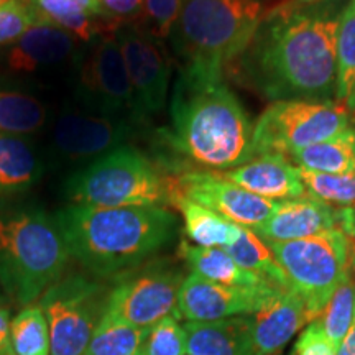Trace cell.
I'll list each match as a JSON object with an SVG mask.
<instances>
[{"label": "cell", "instance_id": "cell-17", "mask_svg": "<svg viewBox=\"0 0 355 355\" xmlns=\"http://www.w3.org/2000/svg\"><path fill=\"white\" fill-rule=\"evenodd\" d=\"M314 321L304 301L290 286H279L252 314L254 355H282V350L306 324Z\"/></svg>", "mask_w": 355, "mask_h": 355}, {"label": "cell", "instance_id": "cell-9", "mask_svg": "<svg viewBox=\"0 0 355 355\" xmlns=\"http://www.w3.org/2000/svg\"><path fill=\"white\" fill-rule=\"evenodd\" d=\"M109 290L86 275L61 277L38 300L50 327V355H83L105 314Z\"/></svg>", "mask_w": 355, "mask_h": 355}, {"label": "cell", "instance_id": "cell-45", "mask_svg": "<svg viewBox=\"0 0 355 355\" xmlns=\"http://www.w3.org/2000/svg\"><path fill=\"white\" fill-rule=\"evenodd\" d=\"M0 2H2V0H0Z\"/></svg>", "mask_w": 355, "mask_h": 355}, {"label": "cell", "instance_id": "cell-16", "mask_svg": "<svg viewBox=\"0 0 355 355\" xmlns=\"http://www.w3.org/2000/svg\"><path fill=\"white\" fill-rule=\"evenodd\" d=\"M79 42L60 28L42 20L33 25L19 40L7 44L2 53V64L8 74L38 76L76 66L79 58Z\"/></svg>", "mask_w": 355, "mask_h": 355}, {"label": "cell", "instance_id": "cell-36", "mask_svg": "<svg viewBox=\"0 0 355 355\" xmlns=\"http://www.w3.org/2000/svg\"><path fill=\"white\" fill-rule=\"evenodd\" d=\"M291 355H336V347L326 336L319 319L311 321L308 327L301 332Z\"/></svg>", "mask_w": 355, "mask_h": 355}, {"label": "cell", "instance_id": "cell-13", "mask_svg": "<svg viewBox=\"0 0 355 355\" xmlns=\"http://www.w3.org/2000/svg\"><path fill=\"white\" fill-rule=\"evenodd\" d=\"M135 125V122L125 117L97 114L87 109H64L53 125V153L64 162H94L125 144Z\"/></svg>", "mask_w": 355, "mask_h": 355}, {"label": "cell", "instance_id": "cell-22", "mask_svg": "<svg viewBox=\"0 0 355 355\" xmlns=\"http://www.w3.org/2000/svg\"><path fill=\"white\" fill-rule=\"evenodd\" d=\"M43 159L26 137L0 132V196L25 193L42 180Z\"/></svg>", "mask_w": 355, "mask_h": 355}, {"label": "cell", "instance_id": "cell-34", "mask_svg": "<svg viewBox=\"0 0 355 355\" xmlns=\"http://www.w3.org/2000/svg\"><path fill=\"white\" fill-rule=\"evenodd\" d=\"M42 21L30 0L0 2V46H7Z\"/></svg>", "mask_w": 355, "mask_h": 355}, {"label": "cell", "instance_id": "cell-29", "mask_svg": "<svg viewBox=\"0 0 355 355\" xmlns=\"http://www.w3.org/2000/svg\"><path fill=\"white\" fill-rule=\"evenodd\" d=\"M355 84V0H349L337 25V89L336 102H347Z\"/></svg>", "mask_w": 355, "mask_h": 355}, {"label": "cell", "instance_id": "cell-20", "mask_svg": "<svg viewBox=\"0 0 355 355\" xmlns=\"http://www.w3.org/2000/svg\"><path fill=\"white\" fill-rule=\"evenodd\" d=\"M186 355H254L252 316L184 324Z\"/></svg>", "mask_w": 355, "mask_h": 355}, {"label": "cell", "instance_id": "cell-15", "mask_svg": "<svg viewBox=\"0 0 355 355\" xmlns=\"http://www.w3.org/2000/svg\"><path fill=\"white\" fill-rule=\"evenodd\" d=\"M277 288L279 286H227L191 273L184 278L180 288L178 311L181 318L199 322L245 316L257 313Z\"/></svg>", "mask_w": 355, "mask_h": 355}, {"label": "cell", "instance_id": "cell-23", "mask_svg": "<svg viewBox=\"0 0 355 355\" xmlns=\"http://www.w3.org/2000/svg\"><path fill=\"white\" fill-rule=\"evenodd\" d=\"M180 255L191 268V273L198 275L209 282L220 283L227 286L259 288L263 285H273L259 275L247 272L227 254L225 248L217 247H198L183 242L180 245Z\"/></svg>", "mask_w": 355, "mask_h": 355}, {"label": "cell", "instance_id": "cell-31", "mask_svg": "<svg viewBox=\"0 0 355 355\" xmlns=\"http://www.w3.org/2000/svg\"><path fill=\"white\" fill-rule=\"evenodd\" d=\"M355 316V282L350 277V273L344 278L337 288L329 303L322 309L316 319L322 324L326 336L334 345L336 350L343 339L347 334L350 326H352Z\"/></svg>", "mask_w": 355, "mask_h": 355}, {"label": "cell", "instance_id": "cell-37", "mask_svg": "<svg viewBox=\"0 0 355 355\" xmlns=\"http://www.w3.org/2000/svg\"><path fill=\"white\" fill-rule=\"evenodd\" d=\"M144 2L145 0H99V6L110 24L123 25L141 15Z\"/></svg>", "mask_w": 355, "mask_h": 355}, {"label": "cell", "instance_id": "cell-21", "mask_svg": "<svg viewBox=\"0 0 355 355\" xmlns=\"http://www.w3.org/2000/svg\"><path fill=\"white\" fill-rule=\"evenodd\" d=\"M30 3L40 19L66 30L79 43H92L119 26L105 19L99 0H30Z\"/></svg>", "mask_w": 355, "mask_h": 355}, {"label": "cell", "instance_id": "cell-27", "mask_svg": "<svg viewBox=\"0 0 355 355\" xmlns=\"http://www.w3.org/2000/svg\"><path fill=\"white\" fill-rule=\"evenodd\" d=\"M225 250L235 260V263L247 272L259 275L260 278L277 286H290L285 272L278 265L270 247L252 229L241 225L237 241Z\"/></svg>", "mask_w": 355, "mask_h": 355}, {"label": "cell", "instance_id": "cell-14", "mask_svg": "<svg viewBox=\"0 0 355 355\" xmlns=\"http://www.w3.org/2000/svg\"><path fill=\"white\" fill-rule=\"evenodd\" d=\"M175 181L183 196L242 227H259L278 206L277 201L257 196L219 171L191 170L181 173Z\"/></svg>", "mask_w": 355, "mask_h": 355}, {"label": "cell", "instance_id": "cell-1", "mask_svg": "<svg viewBox=\"0 0 355 355\" xmlns=\"http://www.w3.org/2000/svg\"><path fill=\"white\" fill-rule=\"evenodd\" d=\"M339 17L334 3L286 0L263 17L235 73L273 102L336 101Z\"/></svg>", "mask_w": 355, "mask_h": 355}, {"label": "cell", "instance_id": "cell-8", "mask_svg": "<svg viewBox=\"0 0 355 355\" xmlns=\"http://www.w3.org/2000/svg\"><path fill=\"white\" fill-rule=\"evenodd\" d=\"M350 127L347 107L336 101H275L254 123V157L263 153L291 157Z\"/></svg>", "mask_w": 355, "mask_h": 355}, {"label": "cell", "instance_id": "cell-32", "mask_svg": "<svg viewBox=\"0 0 355 355\" xmlns=\"http://www.w3.org/2000/svg\"><path fill=\"white\" fill-rule=\"evenodd\" d=\"M301 176L311 196L339 209L355 206V175H327L301 170Z\"/></svg>", "mask_w": 355, "mask_h": 355}, {"label": "cell", "instance_id": "cell-38", "mask_svg": "<svg viewBox=\"0 0 355 355\" xmlns=\"http://www.w3.org/2000/svg\"><path fill=\"white\" fill-rule=\"evenodd\" d=\"M10 316L6 308H0V355H17L12 344Z\"/></svg>", "mask_w": 355, "mask_h": 355}, {"label": "cell", "instance_id": "cell-7", "mask_svg": "<svg viewBox=\"0 0 355 355\" xmlns=\"http://www.w3.org/2000/svg\"><path fill=\"white\" fill-rule=\"evenodd\" d=\"M285 272L291 290L316 319L350 273V243L340 229L290 242L266 243Z\"/></svg>", "mask_w": 355, "mask_h": 355}, {"label": "cell", "instance_id": "cell-30", "mask_svg": "<svg viewBox=\"0 0 355 355\" xmlns=\"http://www.w3.org/2000/svg\"><path fill=\"white\" fill-rule=\"evenodd\" d=\"M144 331L104 314L83 355H135Z\"/></svg>", "mask_w": 355, "mask_h": 355}, {"label": "cell", "instance_id": "cell-35", "mask_svg": "<svg viewBox=\"0 0 355 355\" xmlns=\"http://www.w3.org/2000/svg\"><path fill=\"white\" fill-rule=\"evenodd\" d=\"M181 0H145L144 2V26L155 38H171L173 30L180 17Z\"/></svg>", "mask_w": 355, "mask_h": 355}, {"label": "cell", "instance_id": "cell-11", "mask_svg": "<svg viewBox=\"0 0 355 355\" xmlns=\"http://www.w3.org/2000/svg\"><path fill=\"white\" fill-rule=\"evenodd\" d=\"M114 32L102 35L79 53L74 66L76 101L92 112L125 117L139 125L135 96Z\"/></svg>", "mask_w": 355, "mask_h": 355}, {"label": "cell", "instance_id": "cell-33", "mask_svg": "<svg viewBox=\"0 0 355 355\" xmlns=\"http://www.w3.org/2000/svg\"><path fill=\"white\" fill-rule=\"evenodd\" d=\"M135 355H186L184 327L175 316L146 327Z\"/></svg>", "mask_w": 355, "mask_h": 355}, {"label": "cell", "instance_id": "cell-2", "mask_svg": "<svg viewBox=\"0 0 355 355\" xmlns=\"http://www.w3.org/2000/svg\"><path fill=\"white\" fill-rule=\"evenodd\" d=\"M171 152L204 171H229L254 158V123L224 74L183 66L170 102Z\"/></svg>", "mask_w": 355, "mask_h": 355}, {"label": "cell", "instance_id": "cell-26", "mask_svg": "<svg viewBox=\"0 0 355 355\" xmlns=\"http://www.w3.org/2000/svg\"><path fill=\"white\" fill-rule=\"evenodd\" d=\"M293 163L301 170L327 175H355V128L336 135L321 144L291 155Z\"/></svg>", "mask_w": 355, "mask_h": 355}, {"label": "cell", "instance_id": "cell-44", "mask_svg": "<svg viewBox=\"0 0 355 355\" xmlns=\"http://www.w3.org/2000/svg\"><path fill=\"white\" fill-rule=\"evenodd\" d=\"M3 298V291H2V286H0V301Z\"/></svg>", "mask_w": 355, "mask_h": 355}, {"label": "cell", "instance_id": "cell-3", "mask_svg": "<svg viewBox=\"0 0 355 355\" xmlns=\"http://www.w3.org/2000/svg\"><path fill=\"white\" fill-rule=\"evenodd\" d=\"M69 254L89 273L117 278L144 265L175 239L178 219L166 207L69 206L55 214Z\"/></svg>", "mask_w": 355, "mask_h": 355}, {"label": "cell", "instance_id": "cell-42", "mask_svg": "<svg viewBox=\"0 0 355 355\" xmlns=\"http://www.w3.org/2000/svg\"><path fill=\"white\" fill-rule=\"evenodd\" d=\"M290 2L295 3V6L306 7V6H318V3L326 2V0H290Z\"/></svg>", "mask_w": 355, "mask_h": 355}, {"label": "cell", "instance_id": "cell-43", "mask_svg": "<svg viewBox=\"0 0 355 355\" xmlns=\"http://www.w3.org/2000/svg\"><path fill=\"white\" fill-rule=\"evenodd\" d=\"M350 270H355V247L350 250Z\"/></svg>", "mask_w": 355, "mask_h": 355}, {"label": "cell", "instance_id": "cell-6", "mask_svg": "<svg viewBox=\"0 0 355 355\" xmlns=\"http://www.w3.org/2000/svg\"><path fill=\"white\" fill-rule=\"evenodd\" d=\"M175 178L128 145L96 158L66 180L69 204L91 207H165L176 193Z\"/></svg>", "mask_w": 355, "mask_h": 355}, {"label": "cell", "instance_id": "cell-41", "mask_svg": "<svg viewBox=\"0 0 355 355\" xmlns=\"http://www.w3.org/2000/svg\"><path fill=\"white\" fill-rule=\"evenodd\" d=\"M345 107H347V112L350 115V122L355 123V84H354L352 92H350L347 102H345Z\"/></svg>", "mask_w": 355, "mask_h": 355}, {"label": "cell", "instance_id": "cell-28", "mask_svg": "<svg viewBox=\"0 0 355 355\" xmlns=\"http://www.w3.org/2000/svg\"><path fill=\"white\" fill-rule=\"evenodd\" d=\"M17 355H50V327L40 304L25 306L10 324Z\"/></svg>", "mask_w": 355, "mask_h": 355}, {"label": "cell", "instance_id": "cell-10", "mask_svg": "<svg viewBox=\"0 0 355 355\" xmlns=\"http://www.w3.org/2000/svg\"><path fill=\"white\" fill-rule=\"evenodd\" d=\"M184 282L181 268L155 260L119 275L109 290L105 316L146 329L168 316L180 319L178 295Z\"/></svg>", "mask_w": 355, "mask_h": 355}, {"label": "cell", "instance_id": "cell-19", "mask_svg": "<svg viewBox=\"0 0 355 355\" xmlns=\"http://www.w3.org/2000/svg\"><path fill=\"white\" fill-rule=\"evenodd\" d=\"M227 180L270 201H288L308 194L301 168L282 153L255 155L242 166L222 173Z\"/></svg>", "mask_w": 355, "mask_h": 355}, {"label": "cell", "instance_id": "cell-18", "mask_svg": "<svg viewBox=\"0 0 355 355\" xmlns=\"http://www.w3.org/2000/svg\"><path fill=\"white\" fill-rule=\"evenodd\" d=\"M339 229L337 209L321 199L304 194L279 201L268 220L252 229L265 243L290 242Z\"/></svg>", "mask_w": 355, "mask_h": 355}, {"label": "cell", "instance_id": "cell-40", "mask_svg": "<svg viewBox=\"0 0 355 355\" xmlns=\"http://www.w3.org/2000/svg\"><path fill=\"white\" fill-rule=\"evenodd\" d=\"M336 355H355V316L349 332L345 334L343 343L339 344V347H337Z\"/></svg>", "mask_w": 355, "mask_h": 355}, {"label": "cell", "instance_id": "cell-5", "mask_svg": "<svg viewBox=\"0 0 355 355\" xmlns=\"http://www.w3.org/2000/svg\"><path fill=\"white\" fill-rule=\"evenodd\" d=\"M263 17L259 0H181L171 40L183 66L225 74L250 46Z\"/></svg>", "mask_w": 355, "mask_h": 355}, {"label": "cell", "instance_id": "cell-25", "mask_svg": "<svg viewBox=\"0 0 355 355\" xmlns=\"http://www.w3.org/2000/svg\"><path fill=\"white\" fill-rule=\"evenodd\" d=\"M171 204L183 216L184 232L194 242V245L227 248L237 241L241 234V225L224 219L201 204L191 201L178 189Z\"/></svg>", "mask_w": 355, "mask_h": 355}, {"label": "cell", "instance_id": "cell-12", "mask_svg": "<svg viewBox=\"0 0 355 355\" xmlns=\"http://www.w3.org/2000/svg\"><path fill=\"white\" fill-rule=\"evenodd\" d=\"M123 61L135 96L137 115L144 123L165 107L170 94L171 68L162 42L144 25L123 24L115 28Z\"/></svg>", "mask_w": 355, "mask_h": 355}, {"label": "cell", "instance_id": "cell-24", "mask_svg": "<svg viewBox=\"0 0 355 355\" xmlns=\"http://www.w3.org/2000/svg\"><path fill=\"white\" fill-rule=\"evenodd\" d=\"M48 121L46 105L24 86L0 78V132L28 137Z\"/></svg>", "mask_w": 355, "mask_h": 355}, {"label": "cell", "instance_id": "cell-4", "mask_svg": "<svg viewBox=\"0 0 355 355\" xmlns=\"http://www.w3.org/2000/svg\"><path fill=\"white\" fill-rule=\"evenodd\" d=\"M71 259L56 217L30 202L0 204V286L30 306L63 277Z\"/></svg>", "mask_w": 355, "mask_h": 355}, {"label": "cell", "instance_id": "cell-39", "mask_svg": "<svg viewBox=\"0 0 355 355\" xmlns=\"http://www.w3.org/2000/svg\"><path fill=\"white\" fill-rule=\"evenodd\" d=\"M337 217H339V229L350 237H355V206L343 207L337 209Z\"/></svg>", "mask_w": 355, "mask_h": 355}]
</instances>
